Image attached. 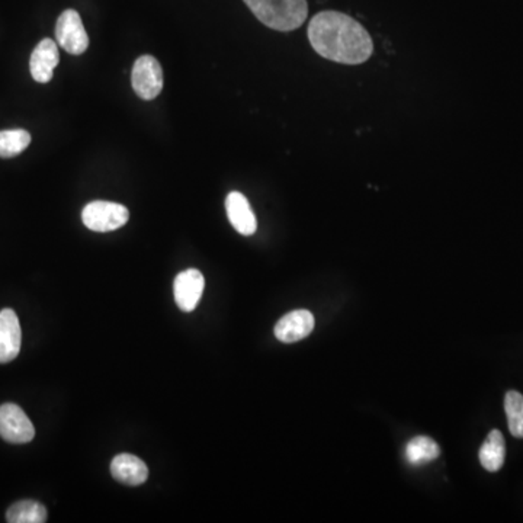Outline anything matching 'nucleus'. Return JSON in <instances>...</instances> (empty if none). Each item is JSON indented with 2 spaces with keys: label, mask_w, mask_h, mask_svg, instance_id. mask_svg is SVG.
<instances>
[{
  "label": "nucleus",
  "mask_w": 523,
  "mask_h": 523,
  "mask_svg": "<svg viewBox=\"0 0 523 523\" xmlns=\"http://www.w3.org/2000/svg\"><path fill=\"white\" fill-rule=\"evenodd\" d=\"M308 40L317 54L336 63H365L374 51L364 26L341 12L317 14L308 26Z\"/></svg>",
  "instance_id": "1"
},
{
  "label": "nucleus",
  "mask_w": 523,
  "mask_h": 523,
  "mask_svg": "<svg viewBox=\"0 0 523 523\" xmlns=\"http://www.w3.org/2000/svg\"><path fill=\"white\" fill-rule=\"evenodd\" d=\"M253 15L272 30H297L305 23L307 0H243Z\"/></svg>",
  "instance_id": "2"
},
{
  "label": "nucleus",
  "mask_w": 523,
  "mask_h": 523,
  "mask_svg": "<svg viewBox=\"0 0 523 523\" xmlns=\"http://www.w3.org/2000/svg\"><path fill=\"white\" fill-rule=\"evenodd\" d=\"M130 212L124 205L109 201H93L83 208L82 219L89 230L108 233L126 226Z\"/></svg>",
  "instance_id": "3"
},
{
  "label": "nucleus",
  "mask_w": 523,
  "mask_h": 523,
  "mask_svg": "<svg viewBox=\"0 0 523 523\" xmlns=\"http://www.w3.org/2000/svg\"><path fill=\"white\" fill-rule=\"evenodd\" d=\"M134 92L145 100L159 97L163 89V70L153 56L138 57L131 73Z\"/></svg>",
  "instance_id": "4"
},
{
  "label": "nucleus",
  "mask_w": 523,
  "mask_h": 523,
  "mask_svg": "<svg viewBox=\"0 0 523 523\" xmlns=\"http://www.w3.org/2000/svg\"><path fill=\"white\" fill-rule=\"evenodd\" d=\"M56 38L60 47L73 56H80L89 47V37L75 9H67L57 19Z\"/></svg>",
  "instance_id": "5"
},
{
  "label": "nucleus",
  "mask_w": 523,
  "mask_h": 523,
  "mask_svg": "<svg viewBox=\"0 0 523 523\" xmlns=\"http://www.w3.org/2000/svg\"><path fill=\"white\" fill-rule=\"evenodd\" d=\"M0 436L9 444H28L35 436V427L23 408L14 403L0 406Z\"/></svg>",
  "instance_id": "6"
},
{
  "label": "nucleus",
  "mask_w": 523,
  "mask_h": 523,
  "mask_svg": "<svg viewBox=\"0 0 523 523\" xmlns=\"http://www.w3.org/2000/svg\"><path fill=\"white\" fill-rule=\"evenodd\" d=\"M204 288V275L201 274L198 269H186L174 279V301L182 312H193L200 304Z\"/></svg>",
  "instance_id": "7"
},
{
  "label": "nucleus",
  "mask_w": 523,
  "mask_h": 523,
  "mask_svg": "<svg viewBox=\"0 0 523 523\" xmlns=\"http://www.w3.org/2000/svg\"><path fill=\"white\" fill-rule=\"evenodd\" d=\"M21 341L23 332L16 313L4 308L0 312V364H8L18 357Z\"/></svg>",
  "instance_id": "8"
},
{
  "label": "nucleus",
  "mask_w": 523,
  "mask_h": 523,
  "mask_svg": "<svg viewBox=\"0 0 523 523\" xmlns=\"http://www.w3.org/2000/svg\"><path fill=\"white\" fill-rule=\"evenodd\" d=\"M316 320L308 310H295L278 320L275 326V336L283 343H295L312 333Z\"/></svg>",
  "instance_id": "9"
},
{
  "label": "nucleus",
  "mask_w": 523,
  "mask_h": 523,
  "mask_svg": "<svg viewBox=\"0 0 523 523\" xmlns=\"http://www.w3.org/2000/svg\"><path fill=\"white\" fill-rule=\"evenodd\" d=\"M60 54L56 42L44 38L33 49L30 60L31 76L38 83H49L54 75V69L59 66Z\"/></svg>",
  "instance_id": "10"
},
{
  "label": "nucleus",
  "mask_w": 523,
  "mask_h": 523,
  "mask_svg": "<svg viewBox=\"0 0 523 523\" xmlns=\"http://www.w3.org/2000/svg\"><path fill=\"white\" fill-rule=\"evenodd\" d=\"M227 217L231 226L243 236H252L257 230V219L249 201L241 192H230L226 198Z\"/></svg>",
  "instance_id": "11"
},
{
  "label": "nucleus",
  "mask_w": 523,
  "mask_h": 523,
  "mask_svg": "<svg viewBox=\"0 0 523 523\" xmlns=\"http://www.w3.org/2000/svg\"><path fill=\"white\" fill-rule=\"evenodd\" d=\"M111 474L126 486H140L149 477V468L131 453H119L111 462Z\"/></svg>",
  "instance_id": "12"
},
{
  "label": "nucleus",
  "mask_w": 523,
  "mask_h": 523,
  "mask_svg": "<svg viewBox=\"0 0 523 523\" xmlns=\"http://www.w3.org/2000/svg\"><path fill=\"white\" fill-rule=\"evenodd\" d=\"M506 444L503 434L498 429H494L487 434L486 441L480 448V462L487 472H496L505 464Z\"/></svg>",
  "instance_id": "13"
},
{
  "label": "nucleus",
  "mask_w": 523,
  "mask_h": 523,
  "mask_svg": "<svg viewBox=\"0 0 523 523\" xmlns=\"http://www.w3.org/2000/svg\"><path fill=\"white\" fill-rule=\"evenodd\" d=\"M441 455V448L434 439L416 436L406 446V458L412 465H424L436 460Z\"/></svg>",
  "instance_id": "14"
},
{
  "label": "nucleus",
  "mask_w": 523,
  "mask_h": 523,
  "mask_svg": "<svg viewBox=\"0 0 523 523\" xmlns=\"http://www.w3.org/2000/svg\"><path fill=\"white\" fill-rule=\"evenodd\" d=\"M9 523H44L47 522V509L33 500L16 501L6 512Z\"/></svg>",
  "instance_id": "15"
},
{
  "label": "nucleus",
  "mask_w": 523,
  "mask_h": 523,
  "mask_svg": "<svg viewBox=\"0 0 523 523\" xmlns=\"http://www.w3.org/2000/svg\"><path fill=\"white\" fill-rule=\"evenodd\" d=\"M31 145V134L25 130L0 131V157L18 156Z\"/></svg>",
  "instance_id": "16"
},
{
  "label": "nucleus",
  "mask_w": 523,
  "mask_h": 523,
  "mask_svg": "<svg viewBox=\"0 0 523 523\" xmlns=\"http://www.w3.org/2000/svg\"><path fill=\"white\" fill-rule=\"evenodd\" d=\"M509 431L515 438H523V396L518 391H509L505 397Z\"/></svg>",
  "instance_id": "17"
}]
</instances>
